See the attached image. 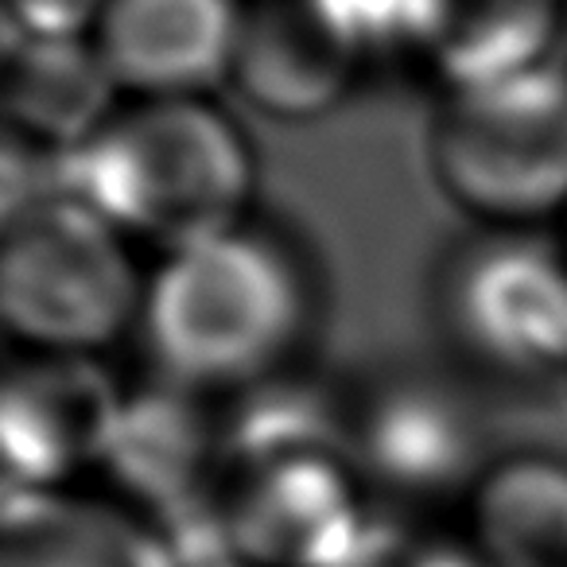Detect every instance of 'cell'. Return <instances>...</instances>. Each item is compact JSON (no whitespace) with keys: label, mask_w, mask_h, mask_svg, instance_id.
<instances>
[{"label":"cell","mask_w":567,"mask_h":567,"mask_svg":"<svg viewBox=\"0 0 567 567\" xmlns=\"http://www.w3.org/2000/svg\"><path fill=\"white\" fill-rule=\"evenodd\" d=\"M237 0H105L90 43L121 94L198 97L229 79Z\"/></svg>","instance_id":"8fae6325"},{"label":"cell","mask_w":567,"mask_h":567,"mask_svg":"<svg viewBox=\"0 0 567 567\" xmlns=\"http://www.w3.org/2000/svg\"><path fill=\"white\" fill-rule=\"evenodd\" d=\"M362 63L316 0H249L229 82L257 113L300 125L342 105Z\"/></svg>","instance_id":"30bf717a"},{"label":"cell","mask_w":567,"mask_h":567,"mask_svg":"<svg viewBox=\"0 0 567 567\" xmlns=\"http://www.w3.org/2000/svg\"><path fill=\"white\" fill-rule=\"evenodd\" d=\"M564 241H567V234H564Z\"/></svg>","instance_id":"d6986e66"},{"label":"cell","mask_w":567,"mask_h":567,"mask_svg":"<svg viewBox=\"0 0 567 567\" xmlns=\"http://www.w3.org/2000/svg\"><path fill=\"white\" fill-rule=\"evenodd\" d=\"M370 489L342 447L234 463L218 497V556L245 567H347L373 528Z\"/></svg>","instance_id":"8992f818"},{"label":"cell","mask_w":567,"mask_h":567,"mask_svg":"<svg viewBox=\"0 0 567 567\" xmlns=\"http://www.w3.org/2000/svg\"><path fill=\"white\" fill-rule=\"evenodd\" d=\"M440 190L482 226H536L567 214V71L447 90L427 133Z\"/></svg>","instance_id":"277c9868"},{"label":"cell","mask_w":567,"mask_h":567,"mask_svg":"<svg viewBox=\"0 0 567 567\" xmlns=\"http://www.w3.org/2000/svg\"><path fill=\"white\" fill-rule=\"evenodd\" d=\"M128 393L90 354H32L0 389V451L9 489H66L102 466Z\"/></svg>","instance_id":"ba28073f"},{"label":"cell","mask_w":567,"mask_h":567,"mask_svg":"<svg viewBox=\"0 0 567 567\" xmlns=\"http://www.w3.org/2000/svg\"><path fill=\"white\" fill-rule=\"evenodd\" d=\"M435 323L471 370L505 381L567 373V241L486 226L440 260Z\"/></svg>","instance_id":"5b68a950"},{"label":"cell","mask_w":567,"mask_h":567,"mask_svg":"<svg viewBox=\"0 0 567 567\" xmlns=\"http://www.w3.org/2000/svg\"><path fill=\"white\" fill-rule=\"evenodd\" d=\"M144 284L125 234L74 190L4 210L0 316L32 354H90L141 323Z\"/></svg>","instance_id":"3957f363"},{"label":"cell","mask_w":567,"mask_h":567,"mask_svg":"<svg viewBox=\"0 0 567 567\" xmlns=\"http://www.w3.org/2000/svg\"><path fill=\"white\" fill-rule=\"evenodd\" d=\"M0 567H187L172 536L125 502L74 489H9Z\"/></svg>","instance_id":"7c38bea8"},{"label":"cell","mask_w":567,"mask_h":567,"mask_svg":"<svg viewBox=\"0 0 567 567\" xmlns=\"http://www.w3.org/2000/svg\"><path fill=\"white\" fill-rule=\"evenodd\" d=\"M347 420V458L365 489L393 497H447L486 471L482 420L466 393L427 370L378 378Z\"/></svg>","instance_id":"52a82bcc"},{"label":"cell","mask_w":567,"mask_h":567,"mask_svg":"<svg viewBox=\"0 0 567 567\" xmlns=\"http://www.w3.org/2000/svg\"><path fill=\"white\" fill-rule=\"evenodd\" d=\"M252 152L203 97H144L71 156V190L121 234L167 252L249 221Z\"/></svg>","instance_id":"7a4b0ae2"},{"label":"cell","mask_w":567,"mask_h":567,"mask_svg":"<svg viewBox=\"0 0 567 567\" xmlns=\"http://www.w3.org/2000/svg\"><path fill=\"white\" fill-rule=\"evenodd\" d=\"M105 0H4L9 40H90Z\"/></svg>","instance_id":"e0dca14e"},{"label":"cell","mask_w":567,"mask_h":567,"mask_svg":"<svg viewBox=\"0 0 567 567\" xmlns=\"http://www.w3.org/2000/svg\"><path fill=\"white\" fill-rule=\"evenodd\" d=\"M117 82L90 40H9L4 113L9 141L35 152H79L110 125Z\"/></svg>","instance_id":"4fadbf2b"},{"label":"cell","mask_w":567,"mask_h":567,"mask_svg":"<svg viewBox=\"0 0 567 567\" xmlns=\"http://www.w3.org/2000/svg\"><path fill=\"white\" fill-rule=\"evenodd\" d=\"M316 4L365 59L373 51L412 48L424 17V0H316Z\"/></svg>","instance_id":"2e32d148"},{"label":"cell","mask_w":567,"mask_h":567,"mask_svg":"<svg viewBox=\"0 0 567 567\" xmlns=\"http://www.w3.org/2000/svg\"><path fill=\"white\" fill-rule=\"evenodd\" d=\"M559 0H424L412 48L447 90H474L548 66Z\"/></svg>","instance_id":"9a60e30c"},{"label":"cell","mask_w":567,"mask_h":567,"mask_svg":"<svg viewBox=\"0 0 567 567\" xmlns=\"http://www.w3.org/2000/svg\"><path fill=\"white\" fill-rule=\"evenodd\" d=\"M311 276L276 229L245 226L164 257L144 284L141 331L159 381L245 393L288 370L311 327Z\"/></svg>","instance_id":"6da1fadb"},{"label":"cell","mask_w":567,"mask_h":567,"mask_svg":"<svg viewBox=\"0 0 567 567\" xmlns=\"http://www.w3.org/2000/svg\"><path fill=\"white\" fill-rule=\"evenodd\" d=\"M466 548L482 567H567V458H489L466 489Z\"/></svg>","instance_id":"5bb4252c"},{"label":"cell","mask_w":567,"mask_h":567,"mask_svg":"<svg viewBox=\"0 0 567 567\" xmlns=\"http://www.w3.org/2000/svg\"><path fill=\"white\" fill-rule=\"evenodd\" d=\"M102 466L121 497H128V509L156 520L164 533L203 509L218 525V497L229 474L226 435L221 416H210L198 393L167 381L128 393Z\"/></svg>","instance_id":"9c48e42d"},{"label":"cell","mask_w":567,"mask_h":567,"mask_svg":"<svg viewBox=\"0 0 567 567\" xmlns=\"http://www.w3.org/2000/svg\"><path fill=\"white\" fill-rule=\"evenodd\" d=\"M187 567H245L241 559H229V556H203V559H195V564H187Z\"/></svg>","instance_id":"ac0fdd59"}]
</instances>
